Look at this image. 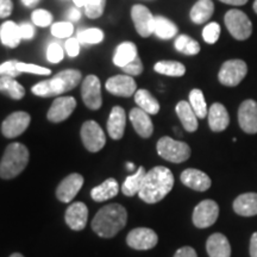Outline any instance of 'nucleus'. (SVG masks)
Listing matches in <instances>:
<instances>
[{
	"label": "nucleus",
	"instance_id": "a18cd8bd",
	"mask_svg": "<svg viewBox=\"0 0 257 257\" xmlns=\"http://www.w3.org/2000/svg\"><path fill=\"white\" fill-rule=\"evenodd\" d=\"M143 63L142 60H141L140 56H137L136 59L131 61L130 63H127L126 66L123 67V70L125 74L130 76H136V75H141L143 73Z\"/></svg>",
	"mask_w": 257,
	"mask_h": 257
},
{
	"label": "nucleus",
	"instance_id": "de8ad7c7",
	"mask_svg": "<svg viewBox=\"0 0 257 257\" xmlns=\"http://www.w3.org/2000/svg\"><path fill=\"white\" fill-rule=\"evenodd\" d=\"M19 31H21L22 40H32L35 36V34H36L34 25H31L30 23H27V22L19 24Z\"/></svg>",
	"mask_w": 257,
	"mask_h": 257
},
{
	"label": "nucleus",
	"instance_id": "9d476101",
	"mask_svg": "<svg viewBox=\"0 0 257 257\" xmlns=\"http://www.w3.org/2000/svg\"><path fill=\"white\" fill-rule=\"evenodd\" d=\"M81 96L85 105L89 110H99L102 105L100 80L96 75H87L83 80L81 87Z\"/></svg>",
	"mask_w": 257,
	"mask_h": 257
},
{
	"label": "nucleus",
	"instance_id": "4c0bfd02",
	"mask_svg": "<svg viewBox=\"0 0 257 257\" xmlns=\"http://www.w3.org/2000/svg\"><path fill=\"white\" fill-rule=\"evenodd\" d=\"M105 5L106 0H86V4L83 6L85 15L91 19L100 18L104 15Z\"/></svg>",
	"mask_w": 257,
	"mask_h": 257
},
{
	"label": "nucleus",
	"instance_id": "58836bf2",
	"mask_svg": "<svg viewBox=\"0 0 257 257\" xmlns=\"http://www.w3.org/2000/svg\"><path fill=\"white\" fill-rule=\"evenodd\" d=\"M74 27L70 22H57L51 25V34L57 38H68L73 35Z\"/></svg>",
	"mask_w": 257,
	"mask_h": 257
},
{
	"label": "nucleus",
	"instance_id": "6e6d98bb",
	"mask_svg": "<svg viewBox=\"0 0 257 257\" xmlns=\"http://www.w3.org/2000/svg\"><path fill=\"white\" fill-rule=\"evenodd\" d=\"M76 8H83L86 4V0H73Z\"/></svg>",
	"mask_w": 257,
	"mask_h": 257
},
{
	"label": "nucleus",
	"instance_id": "cd10ccee",
	"mask_svg": "<svg viewBox=\"0 0 257 257\" xmlns=\"http://www.w3.org/2000/svg\"><path fill=\"white\" fill-rule=\"evenodd\" d=\"M138 53L136 44L133 43V42H123V43H120L117 47V49L114 51L113 63L117 67L123 68L127 63H130L131 61L136 59Z\"/></svg>",
	"mask_w": 257,
	"mask_h": 257
},
{
	"label": "nucleus",
	"instance_id": "473e14b6",
	"mask_svg": "<svg viewBox=\"0 0 257 257\" xmlns=\"http://www.w3.org/2000/svg\"><path fill=\"white\" fill-rule=\"evenodd\" d=\"M154 34L161 40H170L178 35V27L169 21L168 18L157 16L155 17V25H154Z\"/></svg>",
	"mask_w": 257,
	"mask_h": 257
},
{
	"label": "nucleus",
	"instance_id": "423d86ee",
	"mask_svg": "<svg viewBox=\"0 0 257 257\" xmlns=\"http://www.w3.org/2000/svg\"><path fill=\"white\" fill-rule=\"evenodd\" d=\"M225 25L234 40H248L252 34V24L248 16L240 10H230L224 18Z\"/></svg>",
	"mask_w": 257,
	"mask_h": 257
},
{
	"label": "nucleus",
	"instance_id": "37998d69",
	"mask_svg": "<svg viewBox=\"0 0 257 257\" xmlns=\"http://www.w3.org/2000/svg\"><path fill=\"white\" fill-rule=\"evenodd\" d=\"M64 50L56 42H53L48 46L47 49V60L51 63H59L63 60Z\"/></svg>",
	"mask_w": 257,
	"mask_h": 257
},
{
	"label": "nucleus",
	"instance_id": "a211bd4d",
	"mask_svg": "<svg viewBox=\"0 0 257 257\" xmlns=\"http://www.w3.org/2000/svg\"><path fill=\"white\" fill-rule=\"evenodd\" d=\"M66 223L70 229L74 231H81L85 229L88 219V208L83 202H73L67 208L66 216H64Z\"/></svg>",
	"mask_w": 257,
	"mask_h": 257
},
{
	"label": "nucleus",
	"instance_id": "a19ab883",
	"mask_svg": "<svg viewBox=\"0 0 257 257\" xmlns=\"http://www.w3.org/2000/svg\"><path fill=\"white\" fill-rule=\"evenodd\" d=\"M220 36V25L216 23V22H212L208 23L206 27L202 30V38L204 41L208 44H214L219 40Z\"/></svg>",
	"mask_w": 257,
	"mask_h": 257
},
{
	"label": "nucleus",
	"instance_id": "b1692460",
	"mask_svg": "<svg viewBox=\"0 0 257 257\" xmlns=\"http://www.w3.org/2000/svg\"><path fill=\"white\" fill-rule=\"evenodd\" d=\"M233 210L243 217H252L257 214V193H244L233 201Z\"/></svg>",
	"mask_w": 257,
	"mask_h": 257
},
{
	"label": "nucleus",
	"instance_id": "1a4fd4ad",
	"mask_svg": "<svg viewBox=\"0 0 257 257\" xmlns=\"http://www.w3.org/2000/svg\"><path fill=\"white\" fill-rule=\"evenodd\" d=\"M218 216H219V207L217 202L210 199L202 200L193 211V224L199 229H205L216 223Z\"/></svg>",
	"mask_w": 257,
	"mask_h": 257
},
{
	"label": "nucleus",
	"instance_id": "e433bc0d",
	"mask_svg": "<svg viewBox=\"0 0 257 257\" xmlns=\"http://www.w3.org/2000/svg\"><path fill=\"white\" fill-rule=\"evenodd\" d=\"M76 37L81 44H98L104 41V32L98 28L85 29L80 31Z\"/></svg>",
	"mask_w": 257,
	"mask_h": 257
},
{
	"label": "nucleus",
	"instance_id": "f03ea898",
	"mask_svg": "<svg viewBox=\"0 0 257 257\" xmlns=\"http://www.w3.org/2000/svg\"><path fill=\"white\" fill-rule=\"evenodd\" d=\"M127 221V212L119 204L106 205L99 210L92 220V229L102 238H112Z\"/></svg>",
	"mask_w": 257,
	"mask_h": 257
},
{
	"label": "nucleus",
	"instance_id": "09e8293b",
	"mask_svg": "<svg viewBox=\"0 0 257 257\" xmlns=\"http://www.w3.org/2000/svg\"><path fill=\"white\" fill-rule=\"evenodd\" d=\"M14 10L12 0H0V18H8L11 16Z\"/></svg>",
	"mask_w": 257,
	"mask_h": 257
},
{
	"label": "nucleus",
	"instance_id": "4468645a",
	"mask_svg": "<svg viewBox=\"0 0 257 257\" xmlns=\"http://www.w3.org/2000/svg\"><path fill=\"white\" fill-rule=\"evenodd\" d=\"M76 107V100L73 96H59L51 104L47 118L51 123H61L69 118Z\"/></svg>",
	"mask_w": 257,
	"mask_h": 257
},
{
	"label": "nucleus",
	"instance_id": "603ef678",
	"mask_svg": "<svg viewBox=\"0 0 257 257\" xmlns=\"http://www.w3.org/2000/svg\"><path fill=\"white\" fill-rule=\"evenodd\" d=\"M250 256L257 257V232H255L251 236L250 239Z\"/></svg>",
	"mask_w": 257,
	"mask_h": 257
},
{
	"label": "nucleus",
	"instance_id": "8fccbe9b",
	"mask_svg": "<svg viewBox=\"0 0 257 257\" xmlns=\"http://www.w3.org/2000/svg\"><path fill=\"white\" fill-rule=\"evenodd\" d=\"M174 257H198L195 250L191 248V246H184V248H180L178 251L175 252Z\"/></svg>",
	"mask_w": 257,
	"mask_h": 257
},
{
	"label": "nucleus",
	"instance_id": "f257e3e1",
	"mask_svg": "<svg viewBox=\"0 0 257 257\" xmlns=\"http://www.w3.org/2000/svg\"><path fill=\"white\" fill-rule=\"evenodd\" d=\"M174 186V175L170 169L159 166L147 172L138 197L147 204H156L169 194Z\"/></svg>",
	"mask_w": 257,
	"mask_h": 257
},
{
	"label": "nucleus",
	"instance_id": "393cba45",
	"mask_svg": "<svg viewBox=\"0 0 257 257\" xmlns=\"http://www.w3.org/2000/svg\"><path fill=\"white\" fill-rule=\"evenodd\" d=\"M176 114H178L179 119L181 120L182 126L188 133H194L198 128V117L195 112L193 111L192 106L189 105L188 101H180L178 102L175 107Z\"/></svg>",
	"mask_w": 257,
	"mask_h": 257
},
{
	"label": "nucleus",
	"instance_id": "6ab92c4d",
	"mask_svg": "<svg viewBox=\"0 0 257 257\" xmlns=\"http://www.w3.org/2000/svg\"><path fill=\"white\" fill-rule=\"evenodd\" d=\"M181 182L187 187L198 192H205L211 187V179L199 169H186L181 174Z\"/></svg>",
	"mask_w": 257,
	"mask_h": 257
},
{
	"label": "nucleus",
	"instance_id": "72a5a7b5",
	"mask_svg": "<svg viewBox=\"0 0 257 257\" xmlns=\"http://www.w3.org/2000/svg\"><path fill=\"white\" fill-rule=\"evenodd\" d=\"M154 70L156 73L162 74L166 76H173V78H180L184 76L186 73V67L181 62L178 61H160V62L155 63L154 66Z\"/></svg>",
	"mask_w": 257,
	"mask_h": 257
},
{
	"label": "nucleus",
	"instance_id": "5701e85b",
	"mask_svg": "<svg viewBox=\"0 0 257 257\" xmlns=\"http://www.w3.org/2000/svg\"><path fill=\"white\" fill-rule=\"evenodd\" d=\"M206 250L210 257H230L231 246L226 237L221 233H213L208 237Z\"/></svg>",
	"mask_w": 257,
	"mask_h": 257
},
{
	"label": "nucleus",
	"instance_id": "13d9d810",
	"mask_svg": "<svg viewBox=\"0 0 257 257\" xmlns=\"http://www.w3.org/2000/svg\"><path fill=\"white\" fill-rule=\"evenodd\" d=\"M10 257H24V256L22 255V253H19V252H15V253H12V255Z\"/></svg>",
	"mask_w": 257,
	"mask_h": 257
},
{
	"label": "nucleus",
	"instance_id": "bb28decb",
	"mask_svg": "<svg viewBox=\"0 0 257 257\" xmlns=\"http://www.w3.org/2000/svg\"><path fill=\"white\" fill-rule=\"evenodd\" d=\"M214 12V4L212 0H198L189 12L191 21L195 24L206 23Z\"/></svg>",
	"mask_w": 257,
	"mask_h": 257
},
{
	"label": "nucleus",
	"instance_id": "2f4dec72",
	"mask_svg": "<svg viewBox=\"0 0 257 257\" xmlns=\"http://www.w3.org/2000/svg\"><path fill=\"white\" fill-rule=\"evenodd\" d=\"M0 93L14 100H21L25 95V88L17 80L10 76H0Z\"/></svg>",
	"mask_w": 257,
	"mask_h": 257
},
{
	"label": "nucleus",
	"instance_id": "c85d7f7f",
	"mask_svg": "<svg viewBox=\"0 0 257 257\" xmlns=\"http://www.w3.org/2000/svg\"><path fill=\"white\" fill-rule=\"evenodd\" d=\"M119 192V185L114 179H107L101 185L96 186L91 191V197L94 201L101 202L114 198Z\"/></svg>",
	"mask_w": 257,
	"mask_h": 257
},
{
	"label": "nucleus",
	"instance_id": "412c9836",
	"mask_svg": "<svg viewBox=\"0 0 257 257\" xmlns=\"http://www.w3.org/2000/svg\"><path fill=\"white\" fill-rule=\"evenodd\" d=\"M130 121L133 123L135 131L143 138H149L154 133V125L150 118V114L141 110L140 107H135L130 111Z\"/></svg>",
	"mask_w": 257,
	"mask_h": 257
},
{
	"label": "nucleus",
	"instance_id": "a878e982",
	"mask_svg": "<svg viewBox=\"0 0 257 257\" xmlns=\"http://www.w3.org/2000/svg\"><path fill=\"white\" fill-rule=\"evenodd\" d=\"M0 41L5 47H18L22 41L19 24H16L12 21H6L5 23L0 25Z\"/></svg>",
	"mask_w": 257,
	"mask_h": 257
},
{
	"label": "nucleus",
	"instance_id": "ddd939ff",
	"mask_svg": "<svg viewBox=\"0 0 257 257\" xmlns=\"http://www.w3.org/2000/svg\"><path fill=\"white\" fill-rule=\"evenodd\" d=\"M159 237L156 232L148 227H137L131 230L127 234L126 243L135 250H150L155 248Z\"/></svg>",
	"mask_w": 257,
	"mask_h": 257
},
{
	"label": "nucleus",
	"instance_id": "7c9ffc66",
	"mask_svg": "<svg viewBox=\"0 0 257 257\" xmlns=\"http://www.w3.org/2000/svg\"><path fill=\"white\" fill-rule=\"evenodd\" d=\"M147 174V170L144 169V167H140L137 169V172L133 175H128L125 179L123 186H121V192L126 197H134L140 193L141 188H142V184L144 176Z\"/></svg>",
	"mask_w": 257,
	"mask_h": 257
},
{
	"label": "nucleus",
	"instance_id": "9b49d317",
	"mask_svg": "<svg viewBox=\"0 0 257 257\" xmlns=\"http://www.w3.org/2000/svg\"><path fill=\"white\" fill-rule=\"evenodd\" d=\"M131 18L140 36L147 38L154 34L155 17L147 6L140 4L134 5L131 9Z\"/></svg>",
	"mask_w": 257,
	"mask_h": 257
},
{
	"label": "nucleus",
	"instance_id": "c9c22d12",
	"mask_svg": "<svg viewBox=\"0 0 257 257\" xmlns=\"http://www.w3.org/2000/svg\"><path fill=\"white\" fill-rule=\"evenodd\" d=\"M189 105L192 106L193 111L195 112L198 118H205L208 114L206 100H205L204 93H202L201 89L194 88L189 92Z\"/></svg>",
	"mask_w": 257,
	"mask_h": 257
},
{
	"label": "nucleus",
	"instance_id": "3c124183",
	"mask_svg": "<svg viewBox=\"0 0 257 257\" xmlns=\"http://www.w3.org/2000/svg\"><path fill=\"white\" fill-rule=\"evenodd\" d=\"M67 19H68V22L70 23H75V22H78L80 18H81V12H80L79 8H72L69 9L68 11H67Z\"/></svg>",
	"mask_w": 257,
	"mask_h": 257
},
{
	"label": "nucleus",
	"instance_id": "bf43d9fd",
	"mask_svg": "<svg viewBox=\"0 0 257 257\" xmlns=\"http://www.w3.org/2000/svg\"><path fill=\"white\" fill-rule=\"evenodd\" d=\"M253 11L257 14V0H255V3H253Z\"/></svg>",
	"mask_w": 257,
	"mask_h": 257
},
{
	"label": "nucleus",
	"instance_id": "6e6552de",
	"mask_svg": "<svg viewBox=\"0 0 257 257\" xmlns=\"http://www.w3.org/2000/svg\"><path fill=\"white\" fill-rule=\"evenodd\" d=\"M81 140L86 149L91 153L100 152L106 144L104 131L94 120H87L82 124Z\"/></svg>",
	"mask_w": 257,
	"mask_h": 257
},
{
	"label": "nucleus",
	"instance_id": "0eeeda50",
	"mask_svg": "<svg viewBox=\"0 0 257 257\" xmlns=\"http://www.w3.org/2000/svg\"><path fill=\"white\" fill-rule=\"evenodd\" d=\"M248 73V66L242 60H229L223 63L218 73V79L221 85L227 87H234L245 78Z\"/></svg>",
	"mask_w": 257,
	"mask_h": 257
},
{
	"label": "nucleus",
	"instance_id": "7ed1b4c3",
	"mask_svg": "<svg viewBox=\"0 0 257 257\" xmlns=\"http://www.w3.org/2000/svg\"><path fill=\"white\" fill-rule=\"evenodd\" d=\"M81 79L82 75L80 70L64 69L54 75V78L44 80L32 86L31 92L41 98H50L72 91L79 85Z\"/></svg>",
	"mask_w": 257,
	"mask_h": 257
},
{
	"label": "nucleus",
	"instance_id": "ea45409f",
	"mask_svg": "<svg viewBox=\"0 0 257 257\" xmlns=\"http://www.w3.org/2000/svg\"><path fill=\"white\" fill-rule=\"evenodd\" d=\"M31 21L32 23L37 25V27L46 28V27H49V25H51V23H53V16H51L50 12L47 11V10L38 9L32 12Z\"/></svg>",
	"mask_w": 257,
	"mask_h": 257
},
{
	"label": "nucleus",
	"instance_id": "20e7f679",
	"mask_svg": "<svg viewBox=\"0 0 257 257\" xmlns=\"http://www.w3.org/2000/svg\"><path fill=\"white\" fill-rule=\"evenodd\" d=\"M29 163V150L22 143H11L0 161V178L10 180L21 174Z\"/></svg>",
	"mask_w": 257,
	"mask_h": 257
},
{
	"label": "nucleus",
	"instance_id": "39448f33",
	"mask_svg": "<svg viewBox=\"0 0 257 257\" xmlns=\"http://www.w3.org/2000/svg\"><path fill=\"white\" fill-rule=\"evenodd\" d=\"M159 155L173 163H182L191 156V148L187 143L173 140L168 136L162 137L156 146Z\"/></svg>",
	"mask_w": 257,
	"mask_h": 257
},
{
	"label": "nucleus",
	"instance_id": "49530a36",
	"mask_svg": "<svg viewBox=\"0 0 257 257\" xmlns=\"http://www.w3.org/2000/svg\"><path fill=\"white\" fill-rule=\"evenodd\" d=\"M80 48H81V43H80L78 37H70L64 43V50H66L69 57L78 56L80 53Z\"/></svg>",
	"mask_w": 257,
	"mask_h": 257
},
{
	"label": "nucleus",
	"instance_id": "4be33fe9",
	"mask_svg": "<svg viewBox=\"0 0 257 257\" xmlns=\"http://www.w3.org/2000/svg\"><path fill=\"white\" fill-rule=\"evenodd\" d=\"M230 117L225 106L220 102H214L208 110V125L213 133H221L229 126Z\"/></svg>",
	"mask_w": 257,
	"mask_h": 257
},
{
	"label": "nucleus",
	"instance_id": "c03bdc74",
	"mask_svg": "<svg viewBox=\"0 0 257 257\" xmlns=\"http://www.w3.org/2000/svg\"><path fill=\"white\" fill-rule=\"evenodd\" d=\"M18 62L19 61L17 60H10L0 63V76H10V78L16 79L21 75L22 73L17 68Z\"/></svg>",
	"mask_w": 257,
	"mask_h": 257
},
{
	"label": "nucleus",
	"instance_id": "2eb2a0df",
	"mask_svg": "<svg viewBox=\"0 0 257 257\" xmlns=\"http://www.w3.org/2000/svg\"><path fill=\"white\" fill-rule=\"evenodd\" d=\"M105 87L111 94L117 96H128L135 95L137 91V85L133 76L130 75H114L106 81Z\"/></svg>",
	"mask_w": 257,
	"mask_h": 257
},
{
	"label": "nucleus",
	"instance_id": "864d4df0",
	"mask_svg": "<svg viewBox=\"0 0 257 257\" xmlns=\"http://www.w3.org/2000/svg\"><path fill=\"white\" fill-rule=\"evenodd\" d=\"M219 2L224 3L227 5H233V6H242L248 3V0H219Z\"/></svg>",
	"mask_w": 257,
	"mask_h": 257
},
{
	"label": "nucleus",
	"instance_id": "f8f14e48",
	"mask_svg": "<svg viewBox=\"0 0 257 257\" xmlns=\"http://www.w3.org/2000/svg\"><path fill=\"white\" fill-rule=\"evenodd\" d=\"M31 121L28 112L17 111L9 115L2 124V133L6 138H16L25 133Z\"/></svg>",
	"mask_w": 257,
	"mask_h": 257
},
{
	"label": "nucleus",
	"instance_id": "4d7b16f0",
	"mask_svg": "<svg viewBox=\"0 0 257 257\" xmlns=\"http://www.w3.org/2000/svg\"><path fill=\"white\" fill-rule=\"evenodd\" d=\"M126 168L128 170H134L135 169V165H134V163H131V162H127L126 163Z\"/></svg>",
	"mask_w": 257,
	"mask_h": 257
},
{
	"label": "nucleus",
	"instance_id": "c756f323",
	"mask_svg": "<svg viewBox=\"0 0 257 257\" xmlns=\"http://www.w3.org/2000/svg\"><path fill=\"white\" fill-rule=\"evenodd\" d=\"M135 101L138 107L148 114H157L160 111V102L147 89H137L135 93Z\"/></svg>",
	"mask_w": 257,
	"mask_h": 257
},
{
	"label": "nucleus",
	"instance_id": "aec40b11",
	"mask_svg": "<svg viewBox=\"0 0 257 257\" xmlns=\"http://www.w3.org/2000/svg\"><path fill=\"white\" fill-rule=\"evenodd\" d=\"M126 126V113L120 106H114L110 112L107 120V133L112 140H120L124 136Z\"/></svg>",
	"mask_w": 257,
	"mask_h": 257
},
{
	"label": "nucleus",
	"instance_id": "dca6fc26",
	"mask_svg": "<svg viewBox=\"0 0 257 257\" xmlns=\"http://www.w3.org/2000/svg\"><path fill=\"white\" fill-rule=\"evenodd\" d=\"M238 123L244 133L257 134V102L255 100L243 101L238 110Z\"/></svg>",
	"mask_w": 257,
	"mask_h": 257
},
{
	"label": "nucleus",
	"instance_id": "79ce46f5",
	"mask_svg": "<svg viewBox=\"0 0 257 257\" xmlns=\"http://www.w3.org/2000/svg\"><path fill=\"white\" fill-rule=\"evenodd\" d=\"M17 68L21 73H30V74H36V75H50L51 70L46 67L38 66V64L34 63H24V62H18Z\"/></svg>",
	"mask_w": 257,
	"mask_h": 257
},
{
	"label": "nucleus",
	"instance_id": "f3484780",
	"mask_svg": "<svg viewBox=\"0 0 257 257\" xmlns=\"http://www.w3.org/2000/svg\"><path fill=\"white\" fill-rule=\"evenodd\" d=\"M83 185L82 175L73 173L64 178L56 188V197L62 202H70L76 197Z\"/></svg>",
	"mask_w": 257,
	"mask_h": 257
},
{
	"label": "nucleus",
	"instance_id": "5fc2aeb1",
	"mask_svg": "<svg viewBox=\"0 0 257 257\" xmlns=\"http://www.w3.org/2000/svg\"><path fill=\"white\" fill-rule=\"evenodd\" d=\"M38 2H40V0H22V4L27 6V8H34Z\"/></svg>",
	"mask_w": 257,
	"mask_h": 257
},
{
	"label": "nucleus",
	"instance_id": "f704fd0d",
	"mask_svg": "<svg viewBox=\"0 0 257 257\" xmlns=\"http://www.w3.org/2000/svg\"><path fill=\"white\" fill-rule=\"evenodd\" d=\"M175 49L184 55L194 56L200 53V44L187 35H180L175 40Z\"/></svg>",
	"mask_w": 257,
	"mask_h": 257
}]
</instances>
